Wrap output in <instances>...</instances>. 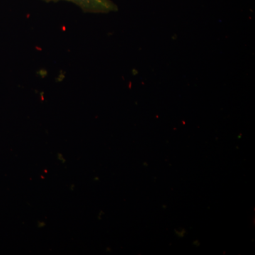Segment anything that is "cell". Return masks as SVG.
Segmentation results:
<instances>
[{
  "label": "cell",
  "instance_id": "6da1fadb",
  "mask_svg": "<svg viewBox=\"0 0 255 255\" xmlns=\"http://www.w3.org/2000/svg\"><path fill=\"white\" fill-rule=\"evenodd\" d=\"M47 1H64L76 5L84 11L97 14H106L117 10V6L111 0H46Z\"/></svg>",
  "mask_w": 255,
  "mask_h": 255
}]
</instances>
